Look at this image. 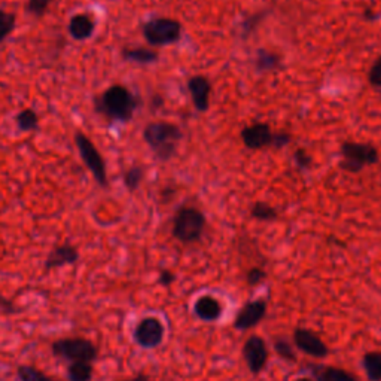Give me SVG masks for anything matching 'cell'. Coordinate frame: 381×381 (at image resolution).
I'll return each mask as SVG.
<instances>
[{
    "instance_id": "obj_16",
    "label": "cell",
    "mask_w": 381,
    "mask_h": 381,
    "mask_svg": "<svg viewBox=\"0 0 381 381\" xmlns=\"http://www.w3.org/2000/svg\"><path fill=\"white\" fill-rule=\"evenodd\" d=\"M221 304L212 296H203L195 303V314H197L203 321H216L221 316Z\"/></svg>"
},
{
    "instance_id": "obj_22",
    "label": "cell",
    "mask_w": 381,
    "mask_h": 381,
    "mask_svg": "<svg viewBox=\"0 0 381 381\" xmlns=\"http://www.w3.org/2000/svg\"><path fill=\"white\" fill-rule=\"evenodd\" d=\"M17 375L19 381H58L42 371L32 366V365H22L17 369Z\"/></svg>"
},
{
    "instance_id": "obj_4",
    "label": "cell",
    "mask_w": 381,
    "mask_h": 381,
    "mask_svg": "<svg viewBox=\"0 0 381 381\" xmlns=\"http://www.w3.org/2000/svg\"><path fill=\"white\" fill-rule=\"evenodd\" d=\"M343 161L339 167L348 173H359L368 166H374L380 161V152L369 143L346 142L341 145Z\"/></svg>"
},
{
    "instance_id": "obj_24",
    "label": "cell",
    "mask_w": 381,
    "mask_h": 381,
    "mask_svg": "<svg viewBox=\"0 0 381 381\" xmlns=\"http://www.w3.org/2000/svg\"><path fill=\"white\" fill-rule=\"evenodd\" d=\"M17 26V17L12 12L0 9V44L5 42V39L12 35Z\"/></svg>"
},
{
    "instance_id": "obj_8",
    "label": "cell",
    "mask_w": 381,
    "mask_h": 381,
    "mask_svg": "<svg viewBox=\"0 0 381 381\" xmlns=\"http://www.w3.org/2000/svg\"><path fill=\"white\" fill-rule=\"evenodd\" d=\"M164 326L157 317L142 319L135 329V341L143 348H155L162 343Z\"/></svg>"
},
{
    "instance_id": "obj_32",
    "label": "cell",
    "mask_w": 381,
    "mask_h": 381,
    "mask_svg": "<svg viewBox=\"0 0 381 381\" xmlns=\"http://www.w3.org/2000/svg\"><path fill=\"white\" fill-rule=\"evenodd\" d=\"M264 277H265L264 271H261V270H258V269H255V270H252V271L249 273V276H247V280H249V283H252V285H256L260 280H262Z\"/></svg>"
},
{
    "instance_id": "obj_25",
    "label": "cell",
    "mask_w": 381,
    "mask_h": 381,
    "mask_svg": "<svg viewBox=\"0 0 381 381\" xmlns=\"http://www.w3.org/2000/svg\"><path fill=\"white\" fill-rule=\"evenodd\" d=\"M143 178H145V169L140 166H133L127 170L126 174H124V185H126V188L128 191L133 192L140 187Z\"/></svg>"
},
{
    "instance_id": "obj_15",
    "label": "cell",
    "mask_w": 381,
    "mask_h": 381,
    "mask_svg": "<svg viewBox=\"0 0 381 381\" xmlns=\"http://www.w3.org/2000/svg\"><path fill=\"white\" fill-rule=\"evenodd\" d=\"M266 305L264 301H255L247 304L235 319V328L239 329H251L261 322L265 316Z\"/></svg>"
},
{
    "instance_id": "obj_29",
    "label": "cell",
    "mask_w": 381,
    "mask_h": 381,
    "mask_svg": "<svg viewBox=\"0 0 381 381\" xmlns=\"http://www.w3.org/2000/svg\"><path fill=\"white\" fill-rule=\"evenodd\" d=\"M368 79H369L371 85L375 87V88H381V57H378L374 61V65L371 66Z\"/></svg>"
},
{
    "instance_id": "obj_17",
    "label": "cell",
    "mask_w": 381,
    "mask_h": 381,
    "mask_svg": "<svg viewBox=\"0 0 381 381\" xmlns=\"http://www.w3.org/2000/svg\"><path fill=\"white\" fill-rule=\"evenodd\" d=\"M122 58L130 61V63L152 65L158 61L160 56L157 51H152L148 48H126L122 49Z\"/></svg>"
},
{
    "instance_id": "obj_6",
    "label": "cell",
    "mask_w": 381,
    "mask_h": 381,
    "mask_svg": "<svg viewBox=\"0 0 381 381\" xmlns=\"http://www.w3.org/2000/svg\"><path fill=\"white\" fill-rule=\"evenodd\" d=\"M75 143H76L81 160L91 171L92 178H94V180L100 185L101 188H106L109 185L108 169H106L105 158H103L97 146L91 142V139L87 135H84V133L81 131H78L75 135Z\"/></svg>"
},
{
    "instance_id": "obj_3",
    "label": "cell",
    "mask_w": 381,
    "mask_h": 381,
    "mask_svg": "<svg viewBox=\"0 0 381 381\" xmlns=\"http://www.w3.org/2000/svg\"><path fill=\"white\" fill-rule=\"evenodd\" d=\"M53 355L56 357H61L69 362H96L99 357L97 346L82 337H69L60 338L51 346Z\"/></svg>"
},
{
    "instance_id": "obj_10",
    "label": "cell",
    "mask_w": 381,
    "mask_h": 381,
    "mask_svg": "<svg viewBox=\"0 0 381 381\" xmlns=\"http://www.w3.org/2000/svg\"><path fill=\"white\" fill-rule=\"evenodd\" d=\"M79 260V252L74 244H60L54 247L53 251L49 252L45 260V270L51 271L56 269H63L67 265H74Z\"/></svg>"
},
{
    "instance_id": "obj_26",
    "label": "cell",
    "mask_w": 381,
    "mask_h": 381,
    "mask_svg": "<svg viewBox=\"0 0 381 381\" xmlns=\"http://www.w3.org/2000/svg\"><path fill=\"white\" fill-rule=\"evenodd\" d=\"M251 213L253 218L258 221H274V219H277V216H279L273 205L262 203V201L253 204Z\"/></svg>"
},
{
    "instance_id": "obj_31",
    "label": "cell",
    "mask_w": 381,
    "mask_h": 381,
    "mask_svg": "<svg viewBox=\"0 0 381 381\" xmlns=\"http://www.w3.org/2000/svg\"><path fill=\"white\" fill-rule=\"evenodd\" d=\"M276 350H277V352H279L283 357H286V359H295V355H294V352H292V348H291V346L289 344H287V343H283V341H280V343H276Z\"/></svg>"
},
{
    "instance_id": "obj_34",
    "label": "cell",
    "mask_w": 381,
    "mask_h": 381,
    "mask_svg": "<svg viewBox=\"0 0 381 381\" xmlns=\"http://www.w3.org/2000/svg\"><path fill=\"white\" fill-rule=\"evenodd\" d=\"M173 279H174V277H173L171 273H169V271H162V273H161L160 280H161L162 285H170V283L173 282Z\"/></svg>"
},
{
    "instance_id": "obj_30",
    "label": "cell",
    "mask_w": 381,
    "mask_h": 381,
    "mask_svg": "<svg viewBox=\"0 0 381 381\" xmlns=\"http://www.w3.org/2000/svg\"><path fill=\"white\" fill-rule=\"evenodd\" d=\"M291 140H292V136L289 135V133H274L271 146L276 149H282L283 146L289 145Z\"/></svg>"
},
{
    "instance_id": "obj_14",
    "label": "cell",
    "mask_w": 381,
    "mask_h": 381,
    "mask_svg": "<svg viewBox=\"0 0 381 381\" xmlns=\"http://www.w3.org/2000/svg\"><path fill=\"white\" fill-rule=\"evenodd\" d=\"M67 30L71 39L78 40V42H84V40H88L94 35L96 22L88 14H76L70 18Z\"/></svg>"
},
{
    "instance_id": "obj_12",
    "label": "cell",
    "mask_w": 381,
    "mask_h": 381,
    "mask_svg": "<svg viewBox=\"0 0 381 381\" xmlns=\"http://www.w3.org/2000/svg\"><path fill=\"white\" fill-rule=\"evenodd\" d=\"M294 338L296 347L307 355L313 357H325L328 355V347L325 343L314 332L308 331V329H296Z\"/></svg>"
},
{
    "instance_id": "obj_28",
    "label": "cell",
    "mask_w": 381,
    "mask_h": 381,
    "mask_svg": "<svg viewBox=\"0 0 381 381\" xmlns=\"http://www.w3.org/2000/svg\"><path fill=\"white\" fill-rule=\"evenodd\" d=\"M294 161L298 167H300L301 170H307L308 167L312 166V162H313V158L310 153H308L305 149L300 148V149H296L295 153H294Z\"/></svg>"
},
{
    "instance_id": "obj_19",
    "label": "cell",
    "mask_w": 381,
    "mask_h": 381,
    "mask_svg": "<svg viewBox=\"0 0 381 381\" xmlns=\"http://www.w3.org/2000/svg\"><path fill=\"white\" fill-rule=\"evenodd\" d=\"M15 122H17V127L24 133L36 131L39 128V115L36 113V110L27 108L17 113Z\"/></svg>"
},
{
    "instance_id": "obj_9",
    "label": "cell",
    "mask_w": 381,
    "mask_h": 381,
    "mask_svg": "<svg viewBox=\"0 0 381 381\" xmlns=\"http://www.w3.org/2000/svg\"><path fill=\"white\" fill-rule=\"evenodd\" d=\"M274 133L271 131L269 124L255 122L252 126L242 130V140L246 148L249 149H262L273 145Z\"/></svg>"
},
{
    "instance_id": "obj_7",
    "label": "cell",
    "mask_w": 381,
    "mask_h": 381,
    "mask_svg": "<svg viewBox=\"0 0 381 381\" xmlns=\"http://www.w3.org/2000/svg\"><path fill=\"white\" fill-rule=\"evenodd\" d=\"M205 226L204 214L195 208H182L173 221V235L182 243L197 242Z\"/></svg>"
},
{
    "instance_id": "obj_36",
    "label": "cell",
    "mask_w": 381,
    "mask_h": 381,
    "mask_svg": "<svg viewBox=\"0 0 381 381\" xmlns=\"http://www.w3.org/2000/svg\"><path fill=\"white\" fill-rule=\"evenodd\" d=\"M295 381H312V380H307V378H298V380H295Z\"/></svg>"
},
{
    "instance_id": "obj_13",
    "label": "cell",
    "mask_w": 381,
    "mask_h": 381,
    "mask_svg": "<svg viewBox=\"0 0 381 381\" xmlns=\"http://www.w3.org/2000/svg\"><path fill=\"white\" fill-rule=\"evenodd\" d=\"M188 90L189 94L192 97V103L197 110L205 112L209 110L210 106V92H212V85L208 78L204 76H192L188 81Z\"/></svg>"
},
{
    "instance_id": "obj_11",
    "label": "cell",
    "mask_w": 381,
    "mask_h": 381,
    "mask_svg": "<svg viewBox=\"0 0 381 381\" xmlns=\"http://www.w3.org/2000/svg\"><path fill=\"white\" fill-rule=\"evenodd\" d=\"M243 355L247 365H249L251 371L255 374H258L260 371L265 366L266 357H269L265 343L260 337H252L247 339L243 348Z\"/></svg>"
},
{
    "instance_id": "obj_20",
    "label": "cell",
    "mask_w": 381,
    "mask_h": 381,
    "mask_svg": "<svg viewBox=\"0 0 381 381\" xmlns=\"http://www.w3.org/2000/svg\"><path fill=\"white\" fill-rule=\"evenodd\" d=\"M94 375L92 364L88 362H71L67 368L69 381H91Z\"/></svg>"
},
{
    "instance_id": "obj_35",
    "label": "cell",
    "mask_w": 381,
    "mask_h": 381,
    "mask_svg": "<svg viewBox=\"0 0 381 381\" xmlns=\"http://www.w3.org/2000/svg\"><path fill=\"white\" fill-rule=\"evenodd\" d=\"M133 381H151V380H148L146 377H143V375H140V377L135 378V380H133Z\"/></svg>"
},
{
    "instance_id": "obj_18",
    "label": "cell",
    "mask_w": 381,
    "mask_h": 381,
    "mask_svg": "<svg viewBox=\"0 0 381 381\" xmlns=\"http://www.w3.org/2000/svg\"><path fill=\"white\" fill-rule=\"evenodd\" d=\"M282 63V58L279 54L270 53L266 49H260L256 53V60H255V66L260 71H270L274 69H279Z\"/></svg>"
},
{
    "instance_id": "obj_5",
    "label": "cell",
    "mask_w": 381,
    "mask_h": 381,
    "mask_svg": "<svg viewBox=\"0 0 381 381\" xmlns=\"http://www.w3.org/2000/svg\"><path fill=\"white\" fill-rule=\"evenodd\" d=\"M143 37L152 46L176 44L182 36V26L173 18H152L142 27Z\"/></svg>"
},
{
    "instance_id": "obj_37",
    "label": "cell",
    "mask_w": 381,
    "mask_h": 381,
    "mask_svg": "<svg viewBox=\"0 0 381 381\" xmlns=\"http://www.w3.org/2000/svg\"><path fill=\"white\" fill-rule=\"evenodd\" d=\"M128 381H133V380H128Z\"/></svg>"
},
{
    "instance_id": "obj_1",
    "label": "cell",
    "mask_w": 381,
    "mask_h": 381,
    "mask_svg": "<svg viewBox=\"0 0 381 381\" xmlns=\"http://www.w3.org/2000/svg\"><path fill=\"white\" fill-rule=\"evenodd\" d=\"M96 110L109 121L128 122L139 108V99L124 85H112L94 99Z\"/></svg>"
},
{
    "instance_id": "obj_23",
    "label": "cell",
    "mask_w": 381,
    "mask_h": 381,
    "mask_svg": "<svg viewBox=\"0 0 381 381\" xmlns=\"http://www.w3.org/2000/svg\"><path fill=\"white\" fill-rule=\"evenodd\" d=\"M364 366L366 369V374L371 381L381 380V353L380 352L365 355Z\"/></svg>"
},
{
    "instance_id": "obj_2",
    "label": "cell",
    "mask_w": 381,
    "mask_h": 381,
    "mask_svg": "<svg viewBox=\"0 0 381 381\" xmlns=\"http://www.w3.org/2000/svg\"><path fill=\"white\" fill-rule=\"evenodd\" d=\"M182 137V130L176 124L167 121L151 122L143 130V140L146 142L153 155L161 161H169L173 158Z\"/></svg>"
},
{
    "instance_id": "obj_21",
    "label": "cell",
    "mask_w": 381,
    "mask_h": 381,
    "mask_svg": "<svg viewBox=\"0 0 381 381\" xmlns=\"http://www.w3.org/2000/svg\"><path fill=\"white\" fill-rule=\"evenodd\" d=\"M314 374L317 377V381H357L352 374H348L347 371L332 366L322 368Z\"/></svg>"
},
{
    "instance_id": "obj_33",
    "label": "cell",
    "mask_w": 381,
    "mask_h": 381,
    "mask_svg": "<svg viewBox=\"0 0 381 381\" xmlns=\"http://www.w3.org/2000/svg\"><path fill=\"white\" fill-rule=\"evenodd\" d=\"M12 308H15L14 304H12V301H9V300H6V298L0 296V310L8 312V313H12L14 312Z\"/></svg>"
},
{
    "instance_id": "obj_27",
    "label": "cell",
    "mask_w": 381,
    "mask_h": 381,
    "mask_svg": "<svg viewBox=\"0 0 381 381\" xmlns=\"http://www.w3.org/2000/svg\"><path fill=\"white\" fill-rule=\"evenodd\" d=\"M54 0H28L26 5V11L33 17H44Z\"/></svg>"
}]
</instances>
